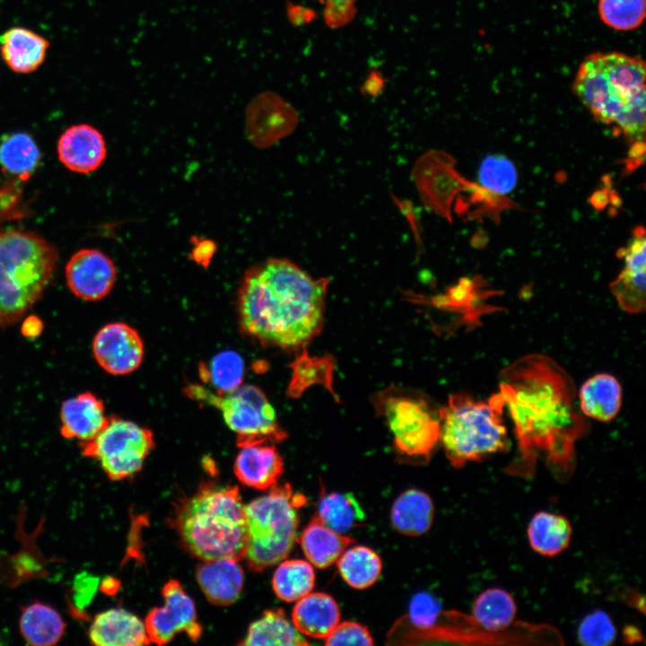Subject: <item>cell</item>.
I'll use <instances>...</instances> for the list:
<instances>
[{"instance_id":"obj_1","label":"cell","mask_w":646,"mask_h":646,"mask_svg":"<svg viewBox=\"0 0 646 646\" xmlns=\"http://www.w3.org/2000/svg\"><path fill=\"white\" fill-rule=\"evenodd\" d=\"M499 388L519 445L511 470L529 474L544 454L559 478L568 477L574 467L575 442L588 430L576 408L570 375L550 357L531 354L502 370Z\"/></svg>"},{"instance_id":"obj_2","label":"cell","mask_w":646,"mask_h":646,"mask_svg":"<svg viewBox=\"0 0 646 646\" xmlns=\"http://www.w3.org/2000/svg\"><path fill=\"white\" fill-rule=\"evenodd\" d=\"M327 284L287 259L249 266L237 295L240 330L264 346L301 347L321 329Z\"/></svg>"},{"instance_id":"obj_3","label":"cell","mask_w":646,"mask_h":646,"mask_svg":"<svg viewBox=\"0 0 646 646\" xmlns=\"http://www.w3.org/2000/svg\"><path fill=\"white\" fill-rule=\"evenodd\" d=\"M573 92L594 118L634 142L645 135V63L619 52H596L580 65Z\"/></svg>"},{"instance_id":"obj_4","label":"cell","mask_w":646,"mask_h":646,"mask_svg":"<svg viewBox=\"0 0 646 646\" xmlns=\"http://www.w3.org/2000/svg\"><path fill=\"white\" fill-rule=\"evenodd\" d=\"M245 505L237 487L202 484L178 508L174 526L183 545L202 561L243 559Z\"/></svg>"},{"instance_id":"obj_5","label":"cell","mask_w":646,"mask_h":646,"mask_svg":"<svg viewBox=\"0 0 646 646\" xmlns=\"http://www.w3.org/2000/svg\"><path fill=\"white\" fill-rule=\"evenodd\" d=\"M57 260L56 247L38 233L0 231V328L17 323L41 298Z\"/></svg>"},{"instance_id":"obj_6","label":"cell","mask_w":646,"mask_h":646,"mask_svg":"<svg viewBox=\"0 0 646 646\" xmlns=\"http://www.w3.org/2000/svg\"><path fill=\"white\" fill-rule=\"evenodd\" d=\"M503 402L500 394L488 401L467 394H454L439 409L440 441L454 467L485 459L509 449L502 421Z\"/></svg>"},{"instance_id":"obj_7","label":"cell","mask_w":646,"mask_h":646,"mask_svg":"<svg viewBox=\"0 0 646 646\" xmlns=\"http://www.w3.org/2000/svg\"><path fill=\"white\" fill-rule=\"evenodd\" d=\"M305 502L304 495L284 484L245 505L243 559L249 568L259 572L287 557L297 539L299 510Z\"/></svg>"},{"instance_id":"obj_8","label":"cell","mask_w":646,"mask_h":646,"mask_svg":"<svg viewBox=\"0 0 646 646\" xmlns=\"http://www.w3.org/2000/svg\"><path fill=\"white\" fill-rule=\"evenodd\" d=\"M191 399L217 408L227 426L236 433L237 445L251 442H276L286 437L275 411L266 394L254 385L219 393L198 384L185 388Z\"/></svg>"},{"instance_id":"obj_9","label":"cell","mask_w":646,"mask_h":646,"mask_svg":"<svg viewBox=\"0 0 646 646\" xmlns=\"http://www.w3.org/2000/svg\"><path fill=\"white\" fill-rule=\"evenodd\" d=\"M397 450L406 457L429 459L440 441L439 410L421 395L387 389L376 401Z\"/></svg>"},{"instance_id":"obj_10","label":"cell","mask_w":646,"mask_h":646,"mask_svg":"<svg viewBox=\"0 0 646 646\" xmlns=\"http://www.w3.org/2000/svg\"><path fill=\"white\" fill-rule=\"evenodd\" d=\"M153 447L151 430L115 415L93 440L80 442L83 455L97 460L113 481L138 473Z\"/></svg>"},{"instance_id":"obj_11","label":"cell","mask_w":646,"mask_h":646,"mask_svg":"<svg viewBox=\"0 0 646 646\" xmlns=\"http://www.w3.org/2000/svg\"><path fill=\"white\" fill-rule=\"evenodd\" d=\"M162 594L163 605L150 610L144 620L150 642L163 645L181 633L196 642L202 628L192 598L176 580L167 581Z\"/></svg>"},{"instance_id":"obj_12","label":"cell","mask_w":646,"mask_h":646,"mask_svg":"<svg viewBox=\"0 0 646 646\" xmlns=\"http://www.w3.org/2000/svg\"><path fill=\"white\" fill-rule=\"evenodd\" d=\"M92 353L106 372L126 375L141 365L144 346L134 327L123 322H113L97 332L92 342Z\"/></svg>"},{"instance_id":"obj_13","label":"cell","mask_w":646,"mask_h":646,"mask_svg":"<svg viewBox=\"0 0 646 646\" xmlns=\"http://www.w3.org/2000/svg\"><path fill=\"white\" fill-rule=\"evenodd\" d=\"M117 270L114 262L96 249L76 251L65 266V281L70 291L78 298L96 301L112 290Z\"/></svg>"},{"instance_id":"obj_14","label":"cell","mask_w":646,"mask_h":646,"mask_svg":"<svg viewBox=\"0 0 646 646\" xmlns=\"http://www.w3.org/2000/svg\"><path fill=\"white\" fill-rule=\"evenodd\" d=\"M57 151L59 161L65 168L83 174L96 170L107 154L102 134L88 124L66 128L59 136Z\"/></svg>"},{"instance_id":"obj_15","label":"cell","mask_w":646,"mask_h":646,"mask_svg":"<svg viewBox=\"0 0 646 646\" xmlns=\"http://www.w3.org/2000/svg\"><path fill=\"white\" fill-rule=\"evenodd\" d=\"M233 470L244 485L268 490L277 484L284 463L276 448L270 442H251L239 447Z\"/></svg>"},{"instance_id":"obj_16","label":"cell","mask_w":646,"mask_h":646,"mask_svg":"<svg viewBox=\"0 0 646 646\" xmlns=\"http://www.w3.org/2000/svg\"><path fill=\"white\" fill-rule=\"evenodd\" d=\"M89 639L97 646H141L151 643L144 621L131 612L115 607L96 615Z\"/></svg>"},{"instance_id":"obj_17","label":"cell","mask_w":646,"mask_h":646,"mask_svg":"<svg viewBox=\"0 0 646 646\" xmlns=\"http://www.w3.org/2000/svg\"><path fill=\"white\" fill-rule=\"evenodd\" d=\"M60 433L65 439L80 442L93 440L106 426L103 402L94 394L85 391L63 402L60 410Z\"/></svg>"},{"instance_id":"obj_18","label":"cell","mask_w":646,"mask_h":646,"mask_svg":"<svg viewBox=\"0 0 646 646\" xmlns=\"http://www.w3.org/2000/svg\"><path fill=\"white\" fill-rule=\"evenodd\" d=\"M196 579L210 603L228 606L234 603L242 591L244 572L239 560L219 558L202 561L196 569Z\"/></svg>"},{"instance_id":"obj_19","label":"cell","mask_w":646,"mask_h":646,"mask_svg":"<svg viewBox=\"0 0 646 646\" xmlns=\"http://www.w3.org/2000/svg\"><path fill=\"white\" fill-rule=\"evenodd\" d=\"M50 42L24 27H12L0 35V55L10 70L27 74L44 63Z\"/></svg>"},{"instance_id":"obj_20","label":"cell","mask_w":646,"mask_h":646,"mask_svg":"<svg viewBox=\"0 0 646 646\" xmlns=\"http://www.w3.org/2000/svg\"><path fill=\"white\" fill-rule=\"evenodd\" d=\"M292 622L304 636L326 639L340 622V610L330 595L310 592L297 600Z\"/></svg>"},{"instance_id":"obj_21","label":"cell","mask_w":646,"mask_h":646,"mask_svg":"<svg viewBox=\"0 0 646 646\" xmlns=\"http://www.w3.org/2000/svg\"><path fill=\"white\" fill-rule=\"evenodd\" d=\"M299 542L307 561L319 569H325L338 560L354 540L325 525L314 514L303 528Z\"/></svg>"},{"instance_id":"obj_22","label":"cell","mask_w":646,"mask_h":646,"mask_svg":"<svg viewBox=\"0 0 646 646\" xmlns=\"http://www.w3.org/2000/svg\"><path fill=\"white\" fill-rule=\"evenodd\" d=\"M579 402L583 415L600 422H609L621 408V385L610 374H596L582 384Z\"/></svg>"},{"instance_id":"obj_23","label":"cell","mask_w":646,"mask_h":646,"mask_svg":"<svg viewBox=\"0 0 646 646\" xmlns=\"http://www.w3.org/2000/svg\"><path fill=\"white\" fill-rule=\"evenodd\" d=\"M434 506L431 497L418 489L403 492L394 502L390 520L399 533L417 537L426 533L433 521Z\"/></svg>"},{"instance_id":"obj_24","label":"cell","mask_w":646,"mask_h":646,"mask_svg":"<svg viewBox=\"0 0 646 646\" xmlns=\"http://www.w3.org/2000/svg\"><path fill=\"white\" fill-rule=\"evenodd\" d=\"M19 628L28 644L53 646L63 637L65 624L52 606L34 601L22 607Z\"/></svg>"},{"instance_id":"obj_25","label":"cell","mask_w":646,"mask_h":646,"mask_svg":"<svg viewBox=\"0 0 646 646\" xmlns=\"http://www.w3.org/2000/svg\"><path fill=\"white\" fill-rule=\"evenodd\" d=\"M572 528L563 515L540 511L530 519L527 536L529 546L537 554L554 557L570 545Z\"/></svg>"},{"instance_id":"obj_26","label":"cell","mask_w":646,"mask_h":646,"mask_svg":"<svg viewBox=\"0 0 646 646\" xmlns=\"http://www.w3.org/2000/svg\"><path fill=\"white\" fill-rule=\"evenodd\" d=\"M242 645L304 646L309 642L282 609L266 610L249 627Z\"/></svg>"},{"instance_id":"obj_27","label":"cell","mask_w":646,"mask_h":646,"mask_svg":"<svg viewBox=\"0 0 646 646\" xmlns=\"http://www.w3.org/2000/svg\"><path fill=\"white\" fill-rule=\"evenodd\" d=\"M516 601L502 588H489L475 599L472 617L475 624L487 632H502L512 624L517 615Z\"/></svg>"},{"instance_id":"obj_28","label":"cell","mask_w":646,"mask_h":646,"mask_svg":"<svg viewBox=\"0 0 646 646\" xmlns=\"http://www.w3.org/2000/svg\"><path fill=\"white\" fill-rule=\"evenodd\" d=\"M41 153L27 133L7 135L0 141L1 169L13 179L24 181L33 174L39 164Z\"/></svg>"},{"instance_id":"obj_29","label":"cell","mask_w":646,"mask_h":646,"mask_svg":"<svg viewBox=\"0 0 646 646\" xmlns=\"http://www.w3.org/2000/svg\"><path fill=\"white\" fill-rule=\"evenodd\" d=\"M336 563L343 580L357 589H367L373 585L382 570L380 556L364 546L346 548Z\"/></svg>"},{"instance_id":"obj_30","label":"cell","mask_w":646,"mask_h":646,"mask_svg":"<svg viewBox=\"0 0 646 646\" xmlns=\"http://www.w3.org/2000/svg\"><path fill=\"white\" fill-rule=\"evenodd\" d=\"M317 517L327 527L340 534H345L359 526L365 514L352 493L332 492L324 493L318 503Z\"/></svg>"},{"instance_id":"obj_31","label":"cell","mask_w":646,"mask_h":646,"mask_svg":"<svg viewBox=\"0 0 646 646\" xmlns=\"http://www.w3.org/2000/svg\"><path fill=\"white\" fill-rule=\"evenodd\" d=\"M314 585L313 566L301 559L281 561L272 579L274 592L285 602L299 600L311 592Z\"/></svg>"},{"instance_id":"obj_32","label":"cell","mask_w":646,"mask_h":646,"mask_svg":"<svg viewBox=\"0 0 646 646\" xmlns=\"http://www.w3.org/2000/svg\"><path fill=\"white\" fill-rule=\"evenodd\" d=\"M203 381L208 382L216 392L227 393L238 388L244 380V362L233 351L217 354L208 364L199 367Z\"/></svg>"},{"instance_id":"obj_33","label":"cell","mask_w":646,"mask_h":646,"mask_svg":"<svg viewBox=\"0 0 646 646\" xmlns=\"http://www.w3.org/2000/svg\"><path fill=\"white\" fill-rule=\"evenodd\" d=\"M598 14L612 29L632 31L644 20L645 0H599Z\"/></svg>"},{"instance_id":"obj_34","label":"cell","mask_w":646,"mask_h":646,"mask_svg":"<svg viewBox=\"0 0 646 646\" xmlns=\"http://www.w3.org/2000/svg\"><path fill=\"white\" fill-rule=\"evenodd\" d=\"M646 270L624 268L610 284V291L619 306L628 313L637 314L645 309Z\"/></svg>"},{"instance_id":"obj_35","label":"cell","mask_w":646,"mask_h":646,"mask_svg":"<svg viewBox=\"0 0 646 646\" xmlns=\"http://www.w3.org/2000/svg\"><path fill=\"white\" fill-rule=\"evenodd\" d=\"M478 178L483 187L492 194L510 193L517 183L513 163L502 155H489L480 165Z\"/></svg>"},{"instance_id":"obj_36","label":"cell","mask_w":646,"mask_h":646,"mask_svg":"<svg viewBox=\"0 0 646 646\" xmlns=\"http://www.w3.org/2000/svg\"><path fill=\"white\" fill-rule=\"evenodd\" d=\"M580 643L586 646H608L616 638V628L610 615L596 609L583 617L577 630Z\"/></svg>"},{"instance_id":"obj_37","label":"cell","mask_w":646,"mask_h":646,"mask_svg":"<svg viewBox=\"0 0 646 646\" xmlns=\"http://www.w3.org/2000/svg\"><path fill=\"white\" fill-rule=\"evenodd\" d=\"M326 645H372L373 638L369 630L359 623L345 621L338 623L325 639Z\"/></svg>"},{"instance_id":"obj_38","label":"cell","mask_w":646,"mask_h":646,"mask_svg":"<svg viewBox=\"0 0 646 646\" xmlns=\"http://www.w3.org/2000/svg\"><path fill=\"white\" fill-rule=\"evenodd\" d=\"M99 579L86 572L80 573L75 577L72 596L68 600L72 614L79 619L87 617L84 608L92 601L97 589Z\"/></svg>"},{"instance_id":"obj_39","label":"cell","mask_w":646,"mask_h":646,"mask_svg":"<svg viewBox=\"0 0 646 646\" xmlns=\"http://www.w3.org/2000/svg\"><path fill=\"white\" fill-rule=\"evenodd\" d=\"M624 260V267L631 270H646V240L643 227L633 231V238L625 248L617 251Z\"/></svg>"},{"instance_id":"obj_40","label":"cell","mask_w":646,"mask_h":646,"mask_svg":"<svg viewBox=\"0 0 646 646\" xmlns=\"http://www.w3.org/2000/svg\"><path fill=\"white\" fill-rule=\"evenodd\" d=\"M440 604L432 596L423 593L414 598L410 605L411 621L422 627L430 628L438 620Z\"/></svg>"},{"instance_id":"obj_41","label":"cell","mask_w":646,"mask_h":646,"mask_svg":"<svg viewBox=\"0 0 646 646\" xmlns=\"http://www.w3.org/2000/svg\"><path fill=\"white\" fill-rule=\"evenodd\" d=\"M356 0H324V18L331 28H339L354 18Z\"/></svg>"},{"instance_id":"obj_42","label":"cell","mask_w":646,"mask_h":646,"mask_svg":"<svg viewBox=\"0 0 646 646\" xmlns=\"http://www.w3.org/2000/svg\"><path fill=\"white\" fill-rule=\"evenodd\" d=\"M214 246L209 240L200 242L194 249L193 259L199 265L207 266L214 254Z\"/></svg>"},{"instance_id":"obj_43","label":"cell","mask_w":646,"mask_h":646,"mask_svg":"<svg viewBox=\"0 0 646 646\" xmlns=\"http://www.w3.org/2000/svg\"><path fill=\"white\" fill-rule=\"evenodd\" d=\"M309 14V10L293 5L291 3L287 4V15L292 24L300 25L308 22Z\"/></svg>"},{"instance_id":"obj_44","label":"cell","mask_w":646,"mask_h":646,"mask_svg":"<svg viewBox=\"0 0 646 646\" xmlns=\"http://www.w3.org/2000/svg\"><path fill=\"white\" fill-rule=\"evenodd\" d=\"M624 639H625L626 642L633 643L634 642H639L640 639H642V635L636 627L629 625L624 630Z\"/></svg>"},{"instance_id":"obj_45","label":"cell","mask_w":646,"mask_h":646,"mask_svg":"<svg viewBox=\"0 0 646 646\" xmlns=\"http://www.w3.org/2000/svg\"><path fill=\"white\" fill-rule=\"evenodd\" d=\"M118 581H116L115 579L106 577L100 584V589L106 594H113L118 589V586L116 585Z\"/></svg>"}]
</instances>
